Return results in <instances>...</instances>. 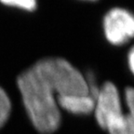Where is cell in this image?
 Masks as SVG:
<instances>
[{
  "label": "cell",
  "instance_id": "cell-1",
  "mask_svg": "<svg viewBox=\"0 0 134 134\" xmlns=\"http://www.w3.org/2000/svg\"><path fill=\"white\" fill-rule=\"evenodd\" d=\"M17 84L34 127L43 134L52 133L60 127L61 99L96 97L99 90L67 60L58 57L38 61L19 75Z\"/></svg>",
  "mask_w": 134,
  "mask_h": 134
},
{
  "label": "cell",
  "instance_id": "cell-2",
  "mask_svg": "<svg viewBox=\"0 0 134 134\" xmlns=\"http://www.w3.org/2000/svg\"><path fill=\"white\" fill-rule=\"evenodd\" d=\"M124 111L116 87L106 82L99 88L94 114L97 123L109 134H134V88L125 90Z\"/></svg>",
  "mask_w": 134,
  "mask_h": 134
},
{
  "label": "cell",
  "instance_id": "cell-3",
  "mask_svg": "<svg viewBox=\"0 0 134 134\" xmlns=\"http://www.w3.org/2000/svg\"><path fill=\"white\" fill-rule=\"evenodd\" d=\"M103 31L111 44H125L134 37V14L126 8H112L104 16Z\"/></svg>",
  "mask_w": 134,
  "mask_h": 134
},
{
  "label": "cell",
  "instance_id": "cell-4",
  "mask_svg": "<svg viewBox=\"0 0 134 134\" xmlns=\"http://www.w3.org/2000/svg\"><path fill=\"white\" fill-rule=\"evenodd\" d=\"M96 97L93 95L72 96L63 98L58 102L59 108L75 115H88L94 111Z\"/></svg>",
  "mask_w": 134,
  "mask_h": 134
},
{
  "label": "cell",
  "instance_id": "cell-5",
  "mask_svg": "<svg viewBox=\"0 0 134 134\" xmlns=\"http://www.w3.org/2000/svg\"><path fill=\"white\" fill-rule=\"evenodd\" d=\"M11 110L10 100L5 90L0 88V128L8 120Z\"/></svg>",
  "mask_w": 134,
  "mask_h": 134
},
{
  "label": "cell",
  "instance_id": "cell-6",
  "mask_svg": "<svg viewBox=\"0 0 134 134\" xmlns=\"http://www.w3.org/2000/svg\"><path fill=\"white\" fill-rule=\"evenodd\" d=\"M3 4L17 7L25 10H34L36 8V0H0Z\"/></svg>",
  "mask_w": 134,
  "mask_h": 134
},
{
  "label": "cell",
  "instance_id": "cell-7",
  "mask_svg": "<svg viewBox=\"0 0 134 134\" xmlns=\"http://www.w3.org/2000/svg\"><path fill=\"white\" fill-rule=\"evenodd\" d=\"M128 62H129V66H130V70H131V72L134 75V47H132L131 49L129 52Z\"/></svg>",
  "mask_w": 134,
  "mask_h": 134
},
{
  "label": "cell",
  "instance_id": "cell-8",
  "mask_svg": "<svg viewBox=\"0 0 134 134\" xmlns=\"http://www.w3.org/2000/svg\"><path fill=\"white\" fill-rule=\"evenodd\" d=\"M88 1H95V0H88Z\"/></svg>",
  "mask_w": 134,
  "mask_h": 134
}]
</instances>
